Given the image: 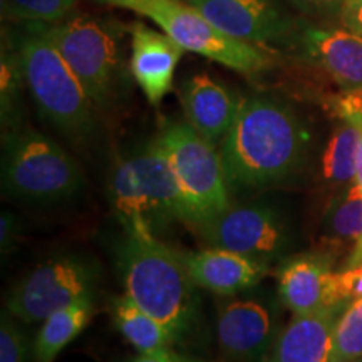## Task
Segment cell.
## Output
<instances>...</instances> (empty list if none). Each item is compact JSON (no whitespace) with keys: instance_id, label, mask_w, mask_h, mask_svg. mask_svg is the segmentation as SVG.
<instances>
[{"instance_id":"1","label":"cell","mask_w":362,"mask_h":362,"mask_svg":"<svg viewBox=\"0 0 362 362\" xmlns=\"http://www.w3.org/2000/svg\"><path fill=\"white\" fill-rule=\"evenodd\" d=\"M305 143L288 104L262 94L242 99L220 153L230 188H264L287 178L300 166Z\"/></svg>"},{"instance_id":"2","label":"cell","mask_w":362,"mask_h":362,"mask_svg":"<svg viewBox=\"0 0 362 362\" xmlns=\"http://www.w3.org/2000/svg\"><path fill=\"white\" fill-rule=\"evenodd\" d=\"M124 293L181 339L197 322V285L183 257L155 235L126 233L116 248Z\"/></svg>"},{"instance_id":"3","label":"cell","mask_w":362,"mask_h":362,"mask_svg":"<svg viewBox=\"0 0 362 362\" xmlns=\"http://www.w3.org/2000/svg\"><path fill=\"white\" fill-rule=\"evenodd\" d=\"M110 193L126 233L156 237L158 230L171 221L192 225L173 166L156 138L141 151L116 163Z\"/></svg>"},{"instance_id":"4","label":"cell","mask_w":362,"mask_h":362,"mask_svg":"<svg viewBox=\"0 0 362 362\" xmlns=\"http://www.w3.org/2000/svg\"><path fill=\"white\" fill-rule=\"evenodd\" d=\"M17 62L30 96L45 119L71 138H84L94 124L93 101L66 59L44 34L27 30L17 45Z\"/></svg>"},{"instance_id":"5","label":"cell","mask_w":362,"mask_h":362,"mask_svg":"<svg viewBox=\"0 0 362 362\" xmlns=\"http://www.w3.org/2000/svg\"><path fill=\"white\" fill-rule=\"evenodd\" d=\"M83 171L66 149L34 129H13L4 155V189L11 197L59 202L83 188Z\"/></svg>"},{"instance_id":"6","label":"cell","mask_w":362,"mask_h":362,"mask_svg":"<svg viewBox=\"0 0 362 362\" xmlns=\"http://www.w3.org/2000/svg\"><path fill=\"white\" fill-rule=\"evenodd\" d=\"M156 139L173 166L193 226L200 228L230 206V185L215 144L187 121L168 123Z\"/></svg>"},{"instance_id":"7","label":"cell","mask_w":362,"mask_h":362,"mask_svg":"<svg viewBox=\"0 0 362 362\" xmlns=\"http://www.w3.org/2000/svg\"><path fill=\"white\" fill-rule=\"evenodd\" d=\"M138 13L149 17L185 51L211 59L240 74H259L270 66L269 56L255 44L232 37L180 0H146Z\"/></svg>"},{"instance_id":"8","label":"cell","mask_w":362,"mask_h":362,"mask_svg":"<svg viewBox=\"0 0 362 362\" xmlns=\"http://www.w3.org/2000/svg\"><path fill=\"white\" fill-rule=\"evenodd\" d=\"M96 272L88 262L59 257L44 262L21 280L7 298V312L19 322L39 324L59 309L93 298Z\"/></svg>"},{"instance_id":"9","label":"cell","mask_w":362,"mask_h":362,"mask_svg":"<svg viewBox=\"0 0 362 362\" xmlns=\"http://www.w3.org/2000/svg\"><path fill=\"white\" fill-rule=\"evenodd\" d=\"M44 34L66 59L96 106L111 99L117 64V42L110 27L79 16L62 24L42 25Z\"/></svg>"},{"instance_id":"10","label":"cell","mask_w":362,"mask_h":362,"mask_svg":"<svg viewBox=\"0 0 362 362\" xmlns=\"http://www.w3.org/2000/svg\"><path fill=\"white\" fill-rule=\"evenodd\" d=\"M198 230L210 247L240 253L265 264L279 257L287 243L279 215L262 205H230Z\"/></svg>"},{"instance_id":"11","label":"cell","mask_w":362,"mask_h":362,"mask_svg":"<svg viewBox=\"0 0 362 362\" xmlns=\"http://www.w3.org/2000/svg\"><path fill=\"white\" fill-rule=\"evenodd\" d=\"M279 334L277 310L264 298L228 300L216 315V341L228 361H260L272 351Z\"/></svg>"},{"instance_id":"12","label":"cell","mask_w":362,"mask_h":362,"mask_svg":"<svg viewBox=\"0 0 362 362\" xmlns=\"http://www.w3.org/2000/svg\"><path fill=\"white\" fill-rule=\"evenodd\" d=\"M187 4L223 33L255 45L275 42L292 27L280 0H187Z\"/></svg>"},{"instance_id":"13","label":"cell","mask_w":362,"mask_h":362,"mask_svg":"<svg viewBox=\"0 0 362 362\" xmlns=\"http://www.w3.org/2000/svg\"><path fill=\"white\" fill-rule=\"evenodd\" d=\"M185 52L168 34L139 22L131 27V74L149 104L158 106L173 89L175 69Z\"/></svg>"},{"instance_id":"14","label":"cell","mask_w":362,"mask_h":362,"mask_svg":"<svg viewBox=\"0 0 362 362\" xmlns=\"http://www.w3.org/2000/svg\"><path fill=\"white\" fill-rule=\"evenodd\" d=\"M181 257L194 285L218 296H237L248 291L259 285L269 272L265 262L214 247L181 253Z\"/></svg>"},{"instance_id":"15","label":"cell","mask_w":362,"mask_h":362,"mask_svg":"<svg viewBox=\"0 0 362 362\" xmlns=\"http://www.w3.org/2000/svg\"><path fill=\"white\" fill-rule=\"evenodd\" d=\"M185 121L211 144L223 143L237 117L240 101L211 76L194 74L181 88Z\"/></svg>"},{"instance_id":"16","label":"cell","mask_w":362,"mask_h":362,"mask_svg":"<svg viewBox=\"0 0 362 362\" xmlns=\"http://www.w3.org/2000/svg\"><path fill=\"white\" fill-rule=\"evenodd\" d=\"M344 307L297 314L280 330L269 362H332L334 329Z\"/></svg>"},{"instance_id":"17","label":"cell","mask_w":362,"mask_h":362,"mask_svg":"<svg viewBox=\"0 0 362 362\" xmlns=\"http://www.w3.org/2000/svg\"><path fill=\"white\" fill-rule=\"evenodd\" d=\"M305 54L341 90H362V37L349 29H307Z\"/></svg>"},{"instance_id":"18","label":"cell","mask_w":362,"mask_h":362,"mask_svg":"<svg viewBox=\"0 0 362 362\" xmlns=\"http://www.w3.org/2000/svg\"><path fill=\"white\" fill-rule=\"evenodd\" d=\"M330 257L304 253L279 267V297L293 315L309 314L325 307L329 279L332 275Z\"/></svg>"},{"instance_id":"19","label":"cell","mask_w":362,"mask_h":362,"mask_svg":"<svg viewBox=\"0 0 362 362\" xmlns=\"http://www.w3.org/2000/svg\"><path fill=\"white\" fill-rule=\"evenodd\" d=\"M93 298H84L49 315L40 325L33 342L34 362L56 361L67 344L74 341L86 329V325L93 319Z\"/></svg>"},{"instance_id":"20","label":"cell","mask_w":362,"mask_h":362,"mask_svg":"<svg viewBox=\"0 0 362 362\" xmlns=\"http://www.w3.org/2000/svg\"><path fill=\"white\" fill-rule=\"evenodd\" d=\"M112 322L136 352H151L165 349L180 342L173 330L143 310L126 296L116 297L111 304Z\"/></svg>"},{"instance_id":"21","label":"cell","mask_w":362,"mask_h":362,"mask_svg":"<svg viewBox=\"0 0 362 362\" xmlns=\"http://www.w3.org/2000/svg\"><path fill=\"white\" fill-rule=\"evenodd\" d=\"M361 146V128L354 121L337 117L322 156L324 178L336 185L354 183L357 155Z\"/></svg>"},{"instance_id":"22","label":"cell","mask_w":362,"mask_h":362,"mask_svg":"<svg viewBox=\"0 0 362 362\" xmlns=\"http://www.w3.org/2000/svg\"><path fill=\"white\" fill-rule=\"evenodd\" d=\"M325 230L330 238L351 242L352 248L362 243V192L356 183L329 205Z\"/></svg>"},{"instance_id":"23","label":"cell","mask_w":362,"mask_h":362,"mask_svg":"<svg viewBox=\"0 0 362 362\" xmlns=\"http://www.w3.org/2000/svg\"><path fill=\"white\" fill-rule=\"evenodd\" d=\"M362 357V297L349 302L334 329L332 362H352Z\"/></svg>"},{"instance_id":"24","label":"cell","mask_w":362,"mask_h":362,"mask_svg":"<svg viewBox=\"0 0 362 362\" xmlns=\"http://www.w3.org/2000/svg\"><path fill=\"white\" fill-rule=\"evenodd\" d=\"M76 0H0L4 19L57 22L72 11Z\"/></svg>"},{"instance_id":"25","label":"cell","mask_w":362,"mask_h":362,"mask_svg":"<svg viewBox=\"0 0 362 362\" xmlns=\"http://www.w3.org/2000/svg\"><path fill=\"white\" fill-rule=\"evenodd\" d=\"M359 297H362V264L332 272L327 285L325 307H346Z\"/></svg>"},{"instance_id":"26","label":"cell","mask_w":362,"mask_h":362,"mask_svg":"<svg viewBox=\"0 0 362 362\" xmlns=\"http://www.w3.org/2000/svg\"><path fill=\"white\" fill-rule=\"evenodd\" d=\"M16 317L4 312L0 320V362H29L30 346Z\"/></svg>"},{"instance_id":"27","label":"cell","mask_w":362,"mask_h":362,"mask_svg":"<svg viewBox=\"0 0 362 362\" xmlns=\"http://www.w3.org/2000/svg\"><path fill=\"white\" fill-rule=\"evenodd\" d=\"M123 362H205L197 357H189L187 354L176 352L171 347H165V349H158L151 352H138L136 356H131Z\"/></svg>"},{"instance_id":"28","label":"cell","mask_w":362,"mask_h":362,"mask_svg":"<svg viewBox=\"0 0 362 362\" xmlns=\"http://www.w3.org/2000/svg\"><path fill=\"white\" fill-rule=\"evenodd\" d=\"M21 226L19 221H17L16 215L12 214H2V218H0V248H2V253L6 255L16 247L17 238H19Z\"/></svg>"},{"instance_id":"29","label":"cell","mask_w":362,"mask_h":362,"mask_svg":"<svg viewBox=\"0 0 362 362\" xmlns=\"http://www.w3.org/2000/svg\"><path fill=\"white\" fill-rule=\"evenodd\" d=\"M342 24L362 37V0H344L341 7Z\"/></svg>"},{"instance_id":"30","label":"cell","mask_w":362,"mask_h":362,"mask_svg":"<svg viewBox=\"0 0 362 362\" xmlns=\"http://www.w3.org/2000/svg\"><path fill=\"white\" fill-rule=\"evenodd\" d=\"M304 7L312 8H334V7H342L344 0H296Z\"/></svg>"},{"instance_id":"31","label":"cell","mask_w":362,"mask_h":362,"mask_svg":"<svg viewBox=\"0 0 362 362\" xmlns=\"http://www.w3.org/2000/svg\"><path fill=\"white\" fill-rule=\"evenodd\" d=\"M351 121H354V123L361 128V146H359V155H357V170H356L354 183L359 187V189L362 192V116L354 117V119H351Z\"/></svg>"},{"instance_id":"32","label":"cell","mask_w":362,"mask_h":362,"mask_svg":"<svg viewBox=\"0 0 362 362\" xmlns=\"http://www.w3.org/2000/svg\"><path fill=\"white\" fill-rule=\"evenodd\" d=\"M98 2L103 4H110V6H116V7H123V8H129V11L138 12L139 8L146 0H98Z\"/></svg>"},{"instance_id":"33","label":"cell","mask_w":362,"mask_h":362,"mask_svg":"<svg viewBox=\"0 0 362 362\" xmlns=\"http://www.w3.org/2000/svg\"><path fill=\"white\" fill-rule=\"evenodd\" d=\"M359 264H362V243H359V245H356L354 248H352L349 259H347L346 267L359 265Z\"/></svg>"},{"instance_id":"34","label":"cell","mask_w":362,"mask_h":362,"mask_svg":"<svg viewBox=\"0 0 362 362\" xmlns=\"http://www.w3.org/2000/svg\"><path fill=\"white\" fill-rule=\"evenodd\" d=\"M352 362H362V357H361V359H356V361H352Z\"/></svg>"}]
</instances>
